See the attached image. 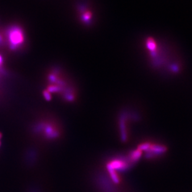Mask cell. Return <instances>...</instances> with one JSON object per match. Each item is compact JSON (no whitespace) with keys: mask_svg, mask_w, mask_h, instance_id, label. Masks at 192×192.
<instances>
[{"mask_svg":"<svg viewBox=\"0 0 192 192\" xmlns=\"http://www.w3.org/2000/svg\"><path fill=\"white\" fill-rule=\"evenodd\" d=\"M8 37L10 48L12 49H15L20 46L24 40L22 30L17 26L12 27L8 31Z\"/></svg>","mask_w":192,"mask_h":192,"instance_id":"6da1fadb","label":"cell"},{"mask_svg":"<svg viewBox=\"0 0 192 192\" xmlns=\"http://www.w3.org/2000/svg\"><path fill=\"white\" fill-rule=\"evenodd\" d=\"M166 151H167V148L163 145H151L150 149L147 150L146 155L147 158H152L156 155H160L163 154Z\"/></svg>","mask_w":192,"mask_h":192,"instance_id":"7a4b0ae2","label":"cell"},{"mask_svg":"<svg viewBox=\"0 0 192 192\" xmlns=\"http://www.w3.org/2000/svg\"><path fill=\"white\" fill-rule=\"evenodd\" d=\"M128 167H129V165H127L126 162L122 160H119L112 161L107 165L108 171H116V170H124Z\"/></svg>","mask_w":192,"mask_h":192,"instance_id":"3957f363","label":"cell"},{"mask_svg":"<svg viewBox=\"0 0 192 192\" xmlns=\"http://www.w3.org/2000/svg\"><path fill=\"white\" fill-rule=\"evenodd\" d=\"M141 155H142V151H140L139 150H137L132 152L130 153V155L131 161L135 162L139 160L140 157H141Z\"/></svg>","mask_w":192,"mask_h":192,"instance_id":"277c9868","label":"cell"},{"mask_svg":"<svg viewBox=\"0 0 192 192\" xmlns=\"http://www.w3.org/2000/svg\"><path fill=\"white\" fill-rule=\"evenodd\" d=\"M151 146V144L150 143H144L141 145H139L138 147V150H140V151H147V150H148L149 149H150V147Z\"/></svg>","mask_w":192,"mask_h":192,"instance_id":"5b68a950","label":"cell"},{"mask_svg":"<svg viewBox=\"0 0 192 192\" xmlns=\"http://www.w3.org/2000/svg\"><path fill=\"white\" fill-rule=\"evenodd\" d=\"M44 97H46V99L47 100H49L51 99V95H50V94L48 92H44Z\"/></svg>","mask_w":192,"mask_h":192,"instance_id":"8992f818","label":"cell"},{"mask_svg":"<svg viewBox=\"0 0 192 192\" xmlns=\"http://www.w3.org/2000/svg\"><path fill=\"white\" fill-rule=\"evenodd\" d=\"M3 42V39H2V37H1V35H0V44H1V43Z\"/></svg>","mask_w":192,"mask_h":192,"instance_id":"52a82bcc","label":"cell"},{"mask_svg":"<svg viewBox=\"0 0 192 192\" xmlns=\"http://www.w3.org/2000/svg\"><path fill=\"white\" fill-rule=\"evenodd\" d=\"M1 133H0V139H1Z\"/></svg>","mask_w":192,"mask_h":192,"instance_id":"ba28073f","label":"cell"},{"mask_svg":"<svg viewBox=\"0 0 192 192\" xmlns=\"http://www.w3.org/2000/svg\"><path fill=\"white\" fill-rule=\"evenodd\" d=\"M0 145H1V143H0Z\"/></svg>","mask_w":192,"mask_h":192,"instance_id":"9c48e42d","label":"cell"}]
</instances>
